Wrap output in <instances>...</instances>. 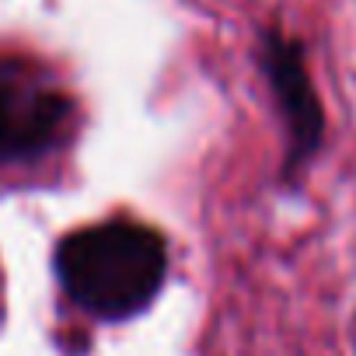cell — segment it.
<instances>
[{"mask_svg":"<svg viewBox=\"0 0 356 356\" xmlns=\"http://www.w3.org/2000/svg\"><path fill=\"white\" fill-rule=\"evenodd\" d=\"M262 67H266V77L273 84V95H276L283 122H286V140H290L286 168L293 171L304 161H311V154L321 147V129H325L321 102H318L314 84L307 77L300 46L290 42L286 35H280V32L266 35Z\"/></svg>","mask_w":356,"mask_h":356,"instance_id":"3957f363","label":"cell"},{"mask_svg":"<svg viewBox=\"0 0 356 356\" xmlns=\"http://www.w3.org/2000/svg\"><path fill=\"white\" fill-rule=\"evenodd\" d=\"M74 115L60 84L25 60H0V164L49 154Z\"/></svg>","mask_w":356,"mask_h":356,"instance_id":"7a4b0ae2","label":"cell"},{"mask_svg":"<svg viewBox=\"0 0 356 356\" xmlns=\"http://www.w3.org/2000/svg\"><path fill=\"white\" fill-rule=\"evenodd\" d=\"M63 290L95 318L122 321L140 314L168 276L164 238L133 220H108L74 231L56 248Z\"/></svg>","mask_w":356,"mask_h":356,"instance_id":"6da1fadb","label":"cell"}]
</instances>
